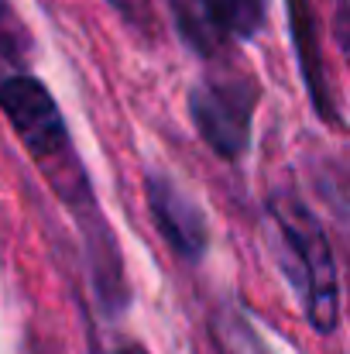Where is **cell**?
<instances>
[{
  "label": "cell",
  "mask_w": 350,
  "mask_h": 354,
  "mask_svg": "<svg viewBox=\"0 0 350 354\" xmlns=\"http://www.w3.org/2000/svg\"><path fill=\"white\" fill-rule=\"evenodd\" d=\"M0 111L38 162H55L69 148V131L52 93L31 76H10L0 83Z\"/></svg>",
  "instance_id": "obj_3"
},
{
  "label": "cell",
  "mask_w": 350,
  "mask_h": 354,
  "mask_svg": "<svg viewBox=\"0 0 350 354\" xmlns=\"http://www.w3.org/2000/svg\"><path fill=\"white\" fill-rule=\"evenodd\" d=\"M309 0H289V10H292V28H295V48H299V59H302V73H306V83L316 97V107L333 118V104H330V93L323 86V76L316 73V62H320V52H316V41H313V14L306 7Z\"/></svg>",
  "instance_id": "obj_6"
},
{
  "label": "cell",
  "mask_w": 350,
  "mask_h": 354,
  "mask_svg": "<svg viewBox=\"0 0 350 354\" xmlns=\"http://www.w3.org/2000/svg\"><path fill=\"white\" fill-rule=\"evenodd\" d=\"M107 3L114 7L127 24H134V28H151V21H155L151 0H107Z\"/></svg>",
  "instance_id": "obj_8"
},
{
  "label": "cell",
  "mask_w": 350,
  "mask_h": 354,
  "mask_svg": "<svg viewBox=\"0 0 350 354\" xmlns=\"http://www.w3.org/2000/svg\"><path fill=\"white\" fill-rule=\"evenodd\" d=\"M144 193H148V210L155 217L158 234L172 244L175 254L200 261L203 251L210 248V227L196 200L186 189H179L168 176H155V172L148 176Z\"/></svg>",
  "instance_id": "obj_4"
},
{
  "label": "cell",
  "mask_w": 350,
  "mask_h": 354,
  "mask_svg": "<svg viewBox=\"0 0 350 354\" xmlns=\"http://www.w3.org/2000/svg\"><path fill=\"white\" fill-rule=\"evenodd\" d=\"M117 354H144V351H137V348H124V351H117Z\"/></svg>",
  "instance_id": "obj_9"
},
{
  "label": "cell",
  "mask_w": 350,
  "mask_h": 354,
  "mask_svg": "<svg viewBox=\"0 0 350 354\" xmlns=\"http://www.w3.org/2000/svg\"><path fill=\"white\" fill-rule=\"evenodd\" d=\"M168 10L189 48H196L200 55H217L224 48L227 31L217 17L213 0H168Z\"/></svg>",
  "instance_id": "obj_5"
},
{
  "label": "cell",
  "mask_w": 350,
  "mask_h": 354,
  "mask_svg": "<svg viewBox=\"0 0 350 354\" xmlns=\"http://www.w3.org/2000/svg\"><path fill=\"white\" fill-rule=\"evenodd\" d=\"M254 104L257 90L244 80H203L189 93L193 124L220 158H240L247 151Z\"/></svg>",
  "instance_id": "obj_2"
},
{
  "label": "cell",
  "mask_w": 350,
  "mask_h": 354,
  "mask_svg": "<svg viewBox=\"0 0 350 354\" xmlns=\"http://www.w3.org/2000/svg\"><path fill=\"white\" fill-rule=\"evenodd\" d=\"M271 217L278 224L285 254L292 261L289 275L302 296L309 324L320 334H330L340 320V286H337V265L320 221L292 196H275Z\"/></svg>",
  "instance_id": "obj_1"
},
{
  "label": "cell",
  "mask_w": 350,
  "mask_h": 354,
  "mask_svg": "<svg viewBox=\"0 0 350 354\" xmlns=\"http://www.w3.org/2000/svg\"><path fill=\"white\" fill-rule=\"evenodd\" d=\"M224 31L233 38H254L264 24L268 0H213Z\"/></svg>",
  "instance_id": "obj_7"
}]
</instances>
